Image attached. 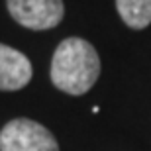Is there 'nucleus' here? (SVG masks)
Wrapping results in <instances>:
<instances>
[{
    "mask_svg": "<svg viewBox=\"0 0 151 151\" xmlns=\"http://www.w3.org/2000/svg\"><path fill=\"white\" fill-rule=\"evenodd\" d=\"M100 75L98 53L86 39L67 37L57 45L51 59V83L73 96L88 92Z\"/></svg>",
    "mask_w": 151,
    "mask_h": 151,
    "instance_id": "obj_1",
    "label": "nucleus"
},
{
    "mask_svg": "<svg viewBox=\"0 0 151 151\" xmlns=\"http://www.w3.org/2000/svg\"><path fill=\"white\" fill-rule=\"evenodd\" d=\"M0 151H59V143L45 126L16 118L0 129Z\"/></svg>",
    "mask_w": 151,
    "mask_h": 151,
    "instance_id": "obj_2",
    "label": "nucleus"
},
{
    "mask_svg": "<svg viewBox=\"0 0 151 151\" xmlns=\"http://www.w3.org/2000/svg\"><path fill=\"white\" fill-rule=\"evenodd\" d=\"M10 16L28 29H51L59 26L65 14L63 0H6Z\"/></svg>",
    "mask_w": 151,
    "mask_h": 151,
    "instance_id": "obj_3",
    "label": "nucleus"
},
{
    "mask_svg": "<svg viewBox=\"0 0 151 151\" xmlns=\"http://www.w3.org/2000/svg\"><path fill=\"white\" fill-rule=\"evenodd\" d=\"M32 81V63L22 51L0 43V90H20Z\"/></svg>",
    "mask_w": 151,
    "mask_h": 151,
    "instance_id": "obj_4",
    "label": "nucleus"
},
{
    "mask_svg": "<svg viewBox=\"0 0 151 151\" xmlns=\"http://www.w3.org/2000/svg\"><path fill=\"white\" fill-rule=\"evenodd\" d=\"M116 8L129 28L143 29L151 24V0H116Z\"/></svg>",
    "mask_w": 151,
    "mask_h": 151,
    "instance_id": "obj_5",
    "label": "nucleus"
}]
</instances>
